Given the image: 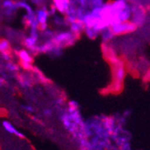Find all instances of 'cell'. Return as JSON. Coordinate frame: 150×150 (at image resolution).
<instances>
[{
	"instance_id": "cell-2",
	"label": "cell",
	"mask_w": 150,
	"mask_h": 150,
	"mask_svg": "<svg viewBox=\"0 0 150 150\" xmlns=\"http://www.w3.org/2000/svg\"><path fill=\"white\" fill-rule=\"evenodd\" d=\"M80 38L81 36L72 33L71 31H61L58 32H54L52 41L55 45L64 49L72 46Z\"/></svg>"
},
{
	"instance_id": "cell-8",
	"label": "cell",
	"mask_w": 150,
	"mask_h": 150,
	"mask_svg": "<svg viewBox=\"0 0 150 150\" xmlns=\"http://www.w3.org/2000/svg\"><path fill=\"white\" fill-rule=\"evenodd\" d=\"M16 56L19 59V61L33 64L34 63V56L26 49H22L16 51Z\"/></svg>"
},
{
	"instance_id": "cell-20",
	"label": "cell",
	"mask_w": 150,
	"mask_h": 150,
	"mask_svg": "<svg viewBox=\"0 0 150 150\" xmlns=\"http://www.w3.org/2000/svg\"><path fill=\"white\" fill-rule=\"evenodd\" d=\"M52 110L51 109H48V108H47V109H44V111H43V114L46 116V117H51L52 116Z\"/></svg>"
},
{
	"instance_id": "cell-9",
	"label": "cell",
	"mask_w": 150,
	"mask_h": 150,
	"mask_svg": "<svg viewBox=\"0 0 150 150\" xmlns=\"http://www.w3.org/2000/svg\"><path fill=\"white\" fill-rule=\"evenodd\" d=\"M71 4V0H53V5L61 14L65 15Z\"/></svg>"
},
{
	"instance_id": "cell-17",
	"label": "cell",
	"mask_w": 150,
	"mask_h": 150,
	"mask_svg": "<svg viewBox=\"0 0 150 150\" xmlns=\"http://www.w3.org/2000/svg\"><path fill=\"white\" fill-rule=\"evenodd\" d=\"M104 0H89V4H88V8L94 9L97 7H100L104 5Z\"/></svg>"
},
{
	"instance_id": "cell-7",
	"label": "cell",
	"mask_w": 150,
	"mask_h": 150,
	"mask_svg": "<svg viewBox=\"0 0 150 150\" xmlns=\"http://www.w3.org/2000/svg\"><path fill=\"white\" fill-rule=\"evenodd\" d=\"M36 17L39 24H46L48 22V18L50 16L48 9L46 6H40L35 12Z\"/></svg>"
},
{
	"instance_id": "cell-19",
	"label": "cell",
	"mask_w": 150,
	"mask_h": 150,
	"mask_svg": "<svg viewBox=\"0 0 150 150\" xmlns=\"http://www.w3.org/2000/svg\"><path fill=\"white\" fill-rule=\"evenodd\" d=\"M22 107H23V109L25 111L29 112V113H32V112H34V111H35L34 107H33V106H31V105H30V104H23Z\"/></svg>"
},
{
	"instance_id": "cell-15",
	"label": "cell",
	"mask_w": 150,
	"mask_h": 150,
	"mask_svg": "<svg viewBox=\"0 0 150 150\" xmlns=\"http://www.w3.org/2000/svg\"><path fill=\"white\" fill-rule=\"evenodd\" d=\"M4 67L6 68V71H8L9 73H12V74H18L19 73V68H20V66L19 64H15L13 61L10 60V61H6L5 63V66Z\"/></svg>"
},
{
	"instance_id": "cell-10",
	"label": "cell",
	"mask_w": 150,
	"mask_h": 150,
	"mask_svg": "<svg viewBox=\"0 0 150 150\" xmlns=\"http://www.w3.org/2000/svg\"><path fill=\"white\" fill-rule=\"evenodd\" d=\"M84 28L85 26L83 23L80 20H76L69 24V31H71L72 33L76 34L78 36H81V33L84 32Z\"/></svg>"
},
{
	"instance_id": "cell-16",
	"label": "cell",
	"mask_w": 150,
	"mask_h": 150,
	"mask_svg": "<svg viewBox=\"0 0 150 150\" xmlns=\"http://www.w3.org/2000/svg\"><path fill=\"white\" fill-rule=\"evenodd\" d=\"M53 16H54V23L56 25H58V26H69L64 17L58 16V15H56V14H54Z\"/></svg>"
},
{
	"instance_id": "cell-13",
	"label": "cell",
	"mask_w": 150,
	"mask_h": 150,
	"mask_svg": "<svg viewBox=\"0 0 150 150\" xmlns=\"http://www.w3.org/2000/svg\"><path fill=\"white\" fill-rule=\"evenodd\" d=\"M88 39L90 40H95L100 35V31H98L96 27H85L84 32H83Z\"/></svg>"
},
{
	"instance_id": "cell-6",
	"label": "cell",
	"mask_w": 150,
	"mask_h": 150,
	"mask_svg": "<svg viewBox=\"0 0 150 150\" xmlns=\"http://www.w3.org/2000/svg\"><path fill=\"white\" fill-rule=\"evenodd\" d=\"M2 8L4 10L5 15L7 17L13 16L19 9L17 6V3L14 0H4L2 2Z\"/></svg>"
},
{
	"instance_id": "cell-18",
	"label": "cell",
	"mask_w": 150,
	"mask_h": 150,
	"mask_svg": "<svg viewBox=\"0 0 150 150\" xmlns=\"http://www.w3.org/2000/svg\"><path fill=\"white\" fill-rule=\"evenodd\" d=\"M79 107H80V104L75 102V101H70L68 103V111H76V110H79Z\"/></svg>"
},
{
	"instance_id": "cell-5",
	"label": "cell",
	"mask_w": 150,
	"mask_h": 150,
	"mask_svg": "<svg viewBox=\"0 0 150 150\" xmlns=\"http://www.w3.org/2000/svg\"><path fill=\"white\" fill-rule=\"evenodd\" d=\"M30 72L29 71H24L23 73H18L16 75V78L23 87L24 88H29L31 87L33 85V80L34 78L30 74Z\"/></svg>"
},
{
	"instance_id": "cell-14",
	"label": "cell",
	"mask_w": 150,
	"mask_h": 150,
	"mask_svg": "<svg viewBox=\"0 0 150 150\" xmlns=\"http://www.w3.org/2000/svg\"><path fill=\"white\" fill-rule=\"evenodd\" d=\"M13 49L10 42L5 38H0V54L1 53H12Z\"/></svg>"
},
{
	"instance_id": "cell-21",
	"label": "cell",
	"mask_w": 150,
	"mask_h": 150,
	"mask_svg": "<svg viewBox=\"0 0 150 150\" xmlns=\"http://www.w3.org/2000/svg\"><path fill=\"white\" fill-rule=\"evenodd\" d=\"M31 119L35 121V122H38V123H39V124H41V125H43V123H42V121H40L39 119H38V118H36V117H31Z\"/></svg>"
},
{
	"instance_id": "cell-3",
	"label": "cell",
	"mask_w": 150,
	"mask_h": 150,
	"mask_svg": "<svg viewBox=\"0 0 150 150\" xmlns=\"http://www.w3.org/2000/svg\"><path fill=\"white\" fill-rule=\"evenodd\" d=\"M109 27L115 36H121V35L128 34V33L135 32L138 29V27L131 21L114 23L110 24Z\"/></svg>"
},
{
	"instance_id": "cell-11",
	"label": "cell",
	"mask_w": 150,
	"mask_h": 150,
	"mask_svg": "<svg viewBox=\"0 0 150 150\" xmlns=\"http://www.w3.org/2000/svg\"><path fill=\"white\" fill-rule=\"evenodd\" d=\"M2 125H3V128L7 131L8 133L13 134V135H15L16 137L20 138V139H25L24 134L21 133L20 131H18V130L13 126V124H12L11 122H9V121H4L3 123H2Z\"/></svg>"
},
{
	"instance_id": "cell-4",
	"label": "cell",
	"mask_w": 150,
	"mask_h": 150,
	"mask_svg": "<svg viewBox=\"0 0 150 150\" xmlns=\"http://www.w3.org/2000/svg\"><path fill=\"white\" fill-rule=\"evenodd\" d=\"M131 5V18L130 21L132 22L138 28L141 27L146 21V9L141 5L137 4V2L130 4Z\"/></svg>"
},
{
	"instance_id": "cell-12",
	"label": "cell",
	"mask_w": 150,
	"mask_h": 150,
	"mask_svg": "<svg viewBox=\"0 0 150 150\" xmlns=\"http://www.w3.org/2000/svg\"><path fill=\"white\" fill-rule=\"evenodd\" d=\"M100 35H101V38L103 41V43H109L112 39L115 38V35L112 33V32L111 31L110 27H106L105 29H103L100 32Z\"/></svg>"
},
{
	"instance_id": "cell-1",
	"label": "cell",
	"mask_w": 150,
	"mask_h": 150,
	"mask_svg": "<svg viewBox=\"0 0 150 150\" xmlns=\"http://www.w3.org/2000/svg\"><path fill=\"white\" fill-rule=\"evenodd\" d=\"M112 67V83L111 85V90L114 93H119L123 87V81L126 77L125 64L120 59L117 54L111 56L106 59Z\"/></svg>"
}]
</instances>
